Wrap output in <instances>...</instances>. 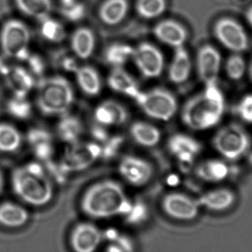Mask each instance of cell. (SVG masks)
<instances>
[{
  "label": "cell",
  "instance_id": "1",
  "mask_svg": "<svg viewBox=\"0 0 252 252\" xmlns=\"http://www.w3.org/2000/svg\"><path fill=\"white\" fill-rule=\"evenodd\" d=\"M225 112L226 99L219 84H208L186 102L182 109V119L190 130L207 131L219 125Z\"/></svg>",
  "mask_w": 252,
  "mask_h": 252
},
{
  "label": "cell",
  "instance_id": "2",
  "mask_svg": "<svg viewBox=\"0 0 252 252\" xmlns=\"http://www.w3.org/2000/svg\"><path fill=\"white\" fill-rule=\"evenodd\" d=\"M10 183L15 195L28 205L42 207L53 198L51 179L40 161H31L15 168Z\"/></svg>",
  "mask_w": 252,
  "mask_h": 252
},
{
  "label": "cell",
  "instance_id": "3",
  "mask_svg": "<svg viewBox=\"0 0 252 252\" xmlns=\"http://www.w3.org/2000/svg\"><path fill=\"white\" fill-rule=\"evenodd\" d=\"M81 209L93 218H107L126 215L131 203L121 185L112 180H103L90 186L81 200Z\"/></svg>",
  "mask_w": 252,
  "mask_h": 252
},
{
  "label": "cell",
  "instance_id": "4",
  "mask_svg": "<svg viewBox=\"0 0 252 252\" xmlns=\"http://www.w3.org/2000/svg\"><path fill=\"white\" fill-rule=\"evenodd\" d=\"M74 99L72 85L62 75L41 78L37 86V108L47 116L66 114L73 104Z\"/></svg>",
  "mask_w": 252,
  "mask_h": 252
},
{
  "label": "cell",
  "instance_id": "5",
  "mask_svg": "<svg viewBox=\"0 0 252 252\" xmlns=\"http://www.w3.org/2000/svg\"><path fill=\"white\" fill-rule=\"evenodd\" d=\"M212 146L222 159L235 162L250 152L252 139L245 127L237 123H230L220 127L215 133Z\"/></svg>",
  "mask_w": 252,
  "mask_h": 252
},
{
  "label": "cell",
  "instance_id": "6",
  "mask_svg": "<svg viewBox=\"0 0 252 252\" xmlns=\"http://www.w3.org/2000/svg\"><path fill=\"white\" fill-rule=\"evenodd\" d=\"M31 31L28 25L17 19L6 21L0 31V47L7 59L25 62L30 53Z\"/></svg>",
  "mask_w": 252,
  "mask_h": 252
},
{
  "label": "cell",
  "instance_id": "7",
  "mask_svg": "<svg viewBox=\"0 0 252 252\" xmlns=\"http://www.w3.org/2000/svg\"><path fill=\"white\" fill-rule=\"evenodd\" d=\"M135 101L147 115L159 121H168L177 112L176 98L166 89L141 91Z\"/></svg>",
  "mask_w": 252,
  "mask_h": 252
},
{
  "label": "cell",
  "instance_id": "8",
  "mask_svg": "<svg viewBox=\"0 0 252 252\" xmlns=\"http://www.w3.org/2000/svg\"><path fill=\"white\" fill-rule=\"evenodd\" d=\"M213 33L216 41L232 53H243L250 47V37L247 31L233 18L218 19L213 25Z\"/></svg>",
  "mask_w": 252,
  "mask_h": 252
},
{
  "label": "cell",
  "instance_id": "9",
  "mask_svg": "<svg viewBox=\"0 0 252 252\" xmlns=\"http://www.w3.org/2000/svg\"><path fill=\"white\" fill-rule=\"evenodd\" d=\"M101 158V146L94 142H80L69 144L60 165L65 173L81 171Z\"/></svg>",
  "mask_w": 252,
  "mask_h": 252
},
{
  "label": "cell",
  "instance_id": "10",
  "mask_svg": "<svg viewBox=\"0 0 252 252\" xmlns=\"http://www.w3.org/2000/svg\"><path fill=\"white\" fill-rule=\"evenodd\" d=\"M131 61L141 75L148 79L158 78L164 71V55L150 42L144 41L133 47Z\"/></svg>",
  "mask_w": 252,
  "mask_h": 252
},
{
  "label": "cell",
  "instance_id": "11",
  "mask_svg": "<svg viewBox=\"0 0 252 252\" xmlns=\"http://www.w3.org/2000/svg\"><path fill=\"white\" fill-rule=\"evenodd\" d=\"M195 66L198 77L204 85L218 84L223 66L220 51L211 44L201 46L197 52Z\"/></svg>",
  "mask_w": 252,
  "mask_h": 252
},
{
  "label": "cell",
  "instance_id": "12",
  "mask_svg": "<svg viewBox=\"0 0 252 252\" xmlns=\"http://www.w3.org/2000/svg\"><path fill=\"white\" fill-rule=\"evenodd\" d=\"M161 207L167 216L182 221L195 220L201 208L197 200L180 192H173L165 195Z\"/></svg>",
  "mask_w": 252,
  "mask_h": 252
},
{
  "label": "cell",
  "instance_id": "13",
  "mask_svg": "<svg viewBox=\"0 0 252 252\" xmlns=\"http://www.w3.org/2000/svg\"><path fill=\"white\" fill-rule=\"evenodd\" d=\"M119 173L124 180L133 186L146 184L154 174L152 165L143 158L126 155L119 164Z\"/></svg>",
  "mask_w": 252,
  "mask_h": 252
},
{
  "label": "cell",
  "instance_id": "14",
  "mask_svg": "<svg viewBox=\"0 0 252 252\" xmlns=\"http://www.w3.org/2000/svg\"><path fill=\"white\" fill-rule=\"evenodd\" d=\"M167 147L184 167L192 165L202 150V145L197 139L182 133L171 136Z\"/></svg>",
  "mask_w": 252,
  "mask_h": 252
},
{
  "label": "cell",
  "instance_id": "15",
  "mask_svg": "<svg viewBox=\"0 0 252 252\" xmlns=\"http://www.w3.org/2000/svg\"><path fill=\"white\" fill-rule=\"evenodd\" d=\"M153 34L158 41L173 49L184 47L188 39L186 28L173 19H164L156 24Z\"/></svg>",
  "mask_w": 252,
  "mask_h": 252
},
{
  "label": "cell",
  "instance_id": "16",
  "mask_svg": "<svg viewBox=\"0 0 252 252\" xmlns=\"http://www.w3.org/2000/svg\"><path fill=\"white\" fill-rule=\"evenodd\" d=\"M100 229L91 223H83L77 225L70 235V245L77 252H93L102 241Z\"/></svg>",
  "mask_w": 252,
  "mask_h": 252
},
{
  "label": "cell",
  "instance_id": "17",
  "mask_svg": "<svg viewBox=\"0 0 252 252\" xmlns=\"http://www.w3.org/2000/svg\"><path fill=\"white\" fill-rule=\"evenodd\" d=\"M200 207L214 213L227 211L237 201L235 192L227 187H217L204 192L197 200Z\"/></svg>",
  "mask_w": 252,
  "mask_h": 252
},
{
  "label": "cell",
  "instance_id": "18",
  "mask_svg": "<svg viewBox=\"0 0 252 252\" xmlns=\"http://www.w3.org/2000/svg\"><path fill=\"white\" fill-rule=\"evenodd\" d=\"M34 156L40 162H47L54 153V146L51 134L41 127H32L25 136Z\"/></svg>",
  "mask_w": 252,
  "mask_h": 252
},
{
  "label": "cell",
  "instance_id": "19",
  "mask_svg": "<svg viewBox=\"0 0 252 252\" xmlns=\"http://www.w3.org/2000/svg\"><path fill=\"white\" fill-rule=\"evenodd\" d=\"M3 79L13 96H25L35 85V78L25 67L11 65Z\"/></svg>",
  "mask_w": 252,
  "mask_h": 252
},
{
  "label": "cell",
  "instance_id": "20",
  "mask_svg": "<svg viewBox=\"0 0 252 252\" xmlns=\"http://www.w3.org/2000/svg\"><path fill=\"white\" fill-rule=\"evenodd\" d=\"M195 176L204 183H219L224 181L230 174L227 161L219 158L204 160L195 167Z\"/></svg>",
  "mask_w": 252,
  "mask_h": 252
},
{
  "label": "cell",
  "instance_id": "21",
  "mask_svg": "<svg viewBox=\"0 0 252 252\" xmlns=\"http://www.w3.org/2000/svg\"><path fill=\"white\" fill-rule=\"evenodd\" d=\"M94 118L97 124L106 127L122 125L128 118V112L121 104L107 100L96 108Z\"/></svg>",
  "mask_w": 252,
  "mask_h": 252
},
{
  "label": "cell",
  "instance_id": "22",
  "mask_svg": "<svg viewBox=\"0 0 252 252\" xmlns=\"http://www.w3.org/2000/svg\"><path fill=\"white\" fill-rule=\"evenodd\" d=\"M192 68V59L185 46L174 49L167 72L169 80L173 84H183L190 76Z\"/></svg>",
  "mask_w": 252,
  "mask_h": 252
},
{
  "label": "cell",
  "instance_id": "23",
  "mask_svg": "<svg viewBox=\"0 0 252 252\" xmlns=\"http://www.w3.org/2000/svg\"><path fill=\"white\" fill-rule=\"evenodd\" d=\"M69 44L74 56L81 60H87L93 56L95 49V36L90 28H77L71 35Z\"/></svg>",
  "mask_w": 252,
  "mask_h": 252
},
{
  "label": "cell",
  "instance_id": "24",
  "mask_svg": "<svg viewBox=\"0 0 252 252\" xmlns=\"http://www.w3.org/2000/svg\"><path fill=\"white\" fill-rule=\"evenodd\" d=\"M107 83L113 91L134 100L141 93L137 81L124 68H112L108 76Z\"/></svg>",
  "mask_w": 252,
  "mask_h": 252
},
{
  "label": "cell",
  "instance_id": "25",
  "mask_svg": "<svg viewBox=\"0 0 252 252\" xmlns=\"http://www.w3.org/2000/svg\"><path fill=\"white\" fill-rule=\"evenodd\" d=\"M128 10V0H104L99 7L98 16L105 25L115 26L126 19Z\"/></svg>",
  "mask_w": 252,
  "mask_h": 252
},
{
  "label": "cell",
  "instance_id": "26",
  "mask_svg": "<svg viewBox=\"0 0 252 252\" xmlns=\"http://www.w3.org/2000/svg\"><path fill=\"white\" fill-rule=\"evenodd\" d=\"M28 220L29 213L23 206L12 201H4L0 204L1 226L10 229L22 227Z\"/></svg>",
  "mask_w": 252,
  "mask_h": 252
},
{
  "label": "cell",
  "instance_id": "27",
  "mask_svg": "<svg viewBox=\"0 0 252 252\" xmlns=\"http://www.w3.org/2000/svg\"><path fill=\"white\" fill-rule=\"evenodd\" d=\"M74 74L77 84L83 93L89 96H97L100 93L101 78L95 68L90 65H79Z\"/></svg>",
  "mask_w": 252,
  "mask_h": 252
},
{
  "label": "cell",
  "instance_id": "28",
  "mask_svg": "<svg viewBox=\"0 0 252 252\" xmlns=\"http://www.w3.org/2000/svg\"><path fill=\"white\" fill-rule=\"evenodd\" d=\"M57 125V134L62 142L72 144L79 142L84 132V126L81 120L75 115L66 113L61 115Z\"/></svg>",
  "mask_w": 252,
  "mask_h": 252
},
{
  "label": "cell",
  "instance_id": "29",
  "mask_svg": "<svg viewBox=\"0 0 252 252\" xmlns=\"http://www.w3.org/2000/svg\"><path fill=\"white\" fill-rule=\"evenodd\" d=\"M130 134L136 143L145 147H152L161 140V133L152 124L136 121L130 127Z\"/></svg>",
  "mask_w": 252,
  "mask_h": 252
},
{
  "label": "cell",
  "instance_id": "30",
  "mask_svg": "<svg viewBox=\"0 0 252 252\" xmlns=\"http://www.w3.org/2000/svg\"><path fill=\"white\" fill-rule=\"evenodd\" d=\"M15 5L24 16L38 22L50 16L52 0H14Z\"/></svg>",
  "mask_w": 252,
  "mask_h": 252
},
{
  "label": "cell",
  "instance_id": "31",
  "mask_svg": "<svg viewBox=\"0 0 252 252\" xmlns=\"http://www.w3.org/2000/svg\"><path fill=\"white\" fill-rule=\"evenodd\" d=\"M23 136L16 126L10 123H0V152L13 153L20 149Z\"/></svg>",
  "mask_w": 252,
  "mask_h": 252
},
{
  "label": "cell",
  "instance_id": "32",
  "mask_svg": "<svg viewBox=\"0 0 252 252\" xmlns=\"http://www.w3.org/2000/svg\"><path fill=\"white\" fill-rule=\"evenodd\" d=\"M133 50V47L126 43H112L105 50V61L112 68H124L131 61Z\"/></svg>",
  "mask_w": 252,
  "mask_h": 252
},
{
  "label": "cell",
  "instance_id": "33",
  "mask_svg": "<svg viewBox=\"0 0 252 252\" xmlns=\"http://www.w3.org/2000/svg\"><path fill=\"white\" fill-rule=\"evenodd\" d=\"M39 34L45 41L59 44L66 38V30L62 22L50 16L39 21Z\"/></svg>",
  "mask_w": 252,
  "mask_h": 252
},
{
  "label": "cell",
  "instance_id": "34",
  "mask_svg": "<svg viewBox=\"0 0 252 252\" xmlns=\"http://www.w3.org/2000/svg\"><path fill=\"white\" fill-rule=\"evenodd\" d=\"M135 9L144 19H154L161 16L167 9L166 0H136Z\"/></svg>",
  "mask_w": 252,
  "mask_h": 252
},
{
  "label": "cell",
  "instance_id": "35",
  "mask_svg": "<svg viewBox=\"0 0 252 252\" xmlns=\"http://www.w3.org/2000/svg\"><path fill=\"white\" fill-rule=\"evenodd\" d=\"M224 71L231 81L242 80L248 72V65L242 53H232L225 62Z\"/></svg>",
  "mask_w": 252,
  "mask_h": 252
},
{
  "label": "cell",
  "instance_id": "36",
  "mask_svg": "<svg viewBox=\"0 0 252 252\" xmlns=\"http://www.w3.org/2000/svg\"><path fill=\"white\" fill-rule=\"evenodd\" d=\"M6 109L15 119L25 121L31 117L32 108L28 97L13 96L7 101Z\"/></svg>",
  "mask_w": 252,
  "mask_h": 252
},
{
  "label": "cell",
  "instance_id": "37",
  "mask_svg": "<svg viewBox=\"0 0 252 252\" xmlns=\"http://www.w3.org/2000/svg\"><path fill=\"white\" fill-rule=\"evenodd\" d=\"M61 13L62 16L69 22H80L85 16V6L84 3L78 0L61 3Z\"/></svg>",
  "mask_w": 252,
  "mask_h": 252
},
{
  "label": "cell",
  "instance_id": "38",
  "mask_svg": "<svg viewBox=\"0 0 252 252\" xmlns=\"http://www.w3.org/2000/svg\"><path fill=\"white\" fill-rule=\"evenodd\" d=\"M235 112L242 122L252 125V93L244 95L239 99Z\"/></svg>",
  "mask_w": 252,
  "mask_h": 252
},
{
  "label": "cell",
  "instance_id": "39",
  "mask_svg": "<svg viewBox=\"0 0 252 252\" xmlns=\"http://www.w3.org/2000/svg\"><path fill=\"white\" fill-rule=\"evenodd\" d=\"M24 62L26 63L25 68L33 75L34 78L41 77L44 73L46 70L45 61L40 55L31 52Z\"/></svg>",
  "mask_w": 252,
  "mask_h": 252
},
{
  "label": "cell",
  "instance_id": "40",
  "mask_svg": "<svg viewBox=\"0 0 252 252\" xmlns=\"http://www.w3.org/2000/svg\"><path fill=\"white\" fill-rule=\"evenodd\" d=\"M124 139L120 136L109 138L104 142V146H101V158L109 159L113 158L121 149Z\"/></svg>",
  "mask_w": 252,
  "mask_h": 252
},
{
  "label": "cell",
  "instance_id": "41",
  "mask_svg": "<svg viewBox=\"0 0 252 252\" xmlns=\"http://www.w3.org/2000/svg\"><path fill=\"white\" fill-rule=\"evenodd\" d=\"M126 216H127L129 222L136 223L146 217V210L142 204H137L135 205L132 204L130 210Z\"/></svg>",
  "mask_w": 252,
  "mask_h": 252
},
{
  "label": "cell",
  "instance_id": "42",
  "mask_svg": "<svg viewBox=\"0 0 252 252\" xmlns=\"http://www.w3.org/2000/svg\"><path fill=\"white\" fill-rule=\"evenodd\" d=\"M104 126L100 125L97 124V127H94L92 130V135L96 140L100 141V142H106L109 139L107 131L105 130Z\"/></svg>",
  "mask_w": 252,
  "mask_h": 252
},
{
  "label": "cell",
  "instance_id": "43",
  "mask_svg": "<svg viewBox=\"0 0 252 252\" xmlns=\"http://www.w3.org/2000/svg\"><path fill=\"white\" fill-rule=\"evenodd\" d=\"M7 58L4 56L3 57L0 56V77L2 78L11 66V65L7 62Z\"/></svg>",
  "mask_w": 252,
  "mask_h": 252
},
{
  "label": "cell",
  "instance_id": "44",
  "mask_svg": "<svg viewBox=\"0 0 252 252\" xmlns=\"http://www.w3.org/2000/svg\"><path fill=\"white\" fill-rule=\"evenodd\" d=\"M246 20L247 23L252 28V4L250 7H248L245 13Z\"/></svg>",
  "mask_w": 252,
  "mask_h": 252
},
{
  "label": "cell",
  "instance_id": "45",
  "mask_svg": "<svg viewBox=\"0 0 252 252\" xmlns=\"http://www.w3.org/2000/svg\"><path fill=\"white\" fill-rule=\"evenodd\" d=\"M4 176H3L2 173L0 171V195L2 193L3 189H4Z\"/></svg>",
  "mask_w": 252,
  "mask_h": 252
},
{
  "label": "cell",
  "instance_id": "46",
  "mask_svg": "<svg viewBox=\"0 0 252 252\" xmlns=\"http://www.w3.org/2000/svg\"><path fill=\"white\" fill-rule=\"evenodd\" d=\"M248 73L250 75V79H251L252 82V59L250 65H248Z\"/></svg>",
  "mask_w": 252,
  "mask_h": 252
},
{
  "label": "cell",
  "instance_id": "47",
  "mask_svg": "<svg viewBox=\"0 0 252 252\" xmlns=\"http://www.w3.org/2000/svg\"><path fill=\"white\" fill-rule=\"evenodd\" d=\"M73 1V0H59V1H60L61 3L69 2V1Z\"/></svg>",
  "mask_w": 252,
  "mask_h": 252
}]
</instances>
